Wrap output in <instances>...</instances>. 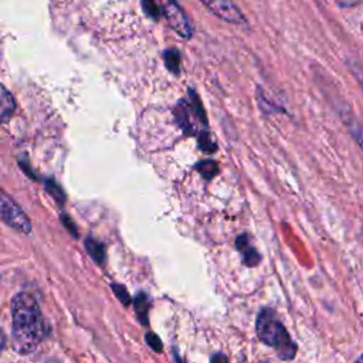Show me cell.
<instances>
[{"instance_id":"obj_1","label":"cell","mask_w":363,"mask_h":363,"mask_svg":"<svg viewBox=\"0 0 363 363\" xmlns=\"http://www.w3.org/2000/svg\"><path fill=\"white\" fill-rule=\"evenodd\" d=\"M11 335L14 349L20 353L34 350L45 336V322L37 301L27 292L11 299Z\"/></svg>"},{"instance_id":"obj_2","label":"cell","mask_w":363,"mask_h":363,"mask_svg":"<svg viewBox=\"0 0 363 363\" xmlns=\"http://www.w3.org/2000/svg\"><path fill=\"white\" fill-rule=\"evenodd\" d=\"M255 329L261 342L274 347L281 359L291 360L296 354L295 342L274 311L262 309L257 318Z\"/></svg>"},{"instance_id":"obj_3","label":"cell","mask_w":363,"mask_h":363,"mask_svg":"<svg viewBox=\"0 0 363 363\" xmlns=\"http://www.w3.org/2000/svg\"><path fill=\"white\" fill-rule=\"evenodd\" d=\"M174 116L179 125L183 128V130L187 133L196 132L197 122H200L201 125H206L204 109L194 91H190V102L179 101L177 106L174 108Z\"/></svg>"},{"instance_id":"obj_4","label":"cell","mask_w":363,"mask_h":363,"mask_svg":"<svg viewBox=\"0 0 363 363\" xmlns=\"http://www.w3.org/2000/svg\"><path fill=\"white\" fill-rule=\"evenodd\" d=\"M163 16L167 21V24L183 38L189 40L193 34V27L190 24V20L187 14L183 11V9L177 4L176 0H160Z\"/></svg>"},{"instance_id":"obj_5","label":"cell","mask_w":363,"mask_h":363,"mask_svg":"<svg viewBox=\"0 0 363 363\" xmlns=\"http://www.w3.org/2000/svg\"><path fill=\"white\" fill-rule=\"evenodd\" d=\"M1 218L6 224L11 225L13 228L18 230L20 233H30L31 223L28 217L24 214V211L7 196L3 194L1 197Z\"/></svg>"},{"instance_id":"obj_6","label":"cell","mask_w":363,"mask_h":363,"mask_svg":"<svg viewBox=\"0 0 363 363\" xmlns=\"http://www.w3.org/2000/svg\"><path fill=\"white\" fill-rule=\"evenodd\" d=\"M210 11H213L217 17L224 21L233 24H242L245 18L241 10L233 3V0H200Z\"/></svg>"},{"instance_id":"obj_7","label":"cell","mask_w":363,"mask_h":363,"mask_svg":"<svg viewBox=\"0 0 363 363\" xmlns=\"http://www.w3.org/2000/svg\"><path fill=\"white\" fill-rule=\"evenodd\" d=\"M247 235H241L237 238V248H240L242 251V255H244V262L247 265H257L259 262V255L258 252L247 242Z\"/></svg>"},{"instance_id":"obj_8","label":"cell","mask_w":363,"mask_h":363,"mask_svg":"<svg viewBox=\"0 0 363 363\" xmlns=\"http://www.w3.org/2000/svg\"><path fill=\"white\" fill-rule=\"evenodd\" d=\"M14 108H16L14 98L7 91L6 86H1V108H0V112H1V122L3 123H6L10 119V116L14 112Z\"/></svg>"},{"instance_id":"obj_9","label":"cell","mask_w":363,"mask_h":363,"mask_svg":"<svg viewBox=\"0 0 363 363\" xmlns=\"http://www.w3.org/2000/svg\"><path fill=\"white\" fill-rule=\"evenodd\" d=\"M85 248L89 254V257L96 262V264H104L105 262V248L101 242H98L96 240L88 237L85 240Z\"/></svg>"},{"instance_id":"obj_10","label":"cell","mask_w":363,"mask_h":363,"mask_svg":"<svg viewBox=\"0 0 363 363\" xmlns=\"http://www.w3.org/2000/svg\"><path fill=\"white\" fill-rule=\"evenodd\" d=\"M163 60H164V64H166L169 71H172L173 74H179V71H180V52L176 48L166 50L163 52Z\"/></svg>"},{"instance_id":"obj_11","label":"cell","mask_w":363,"mask_h":363,"mask_svg":"<svg viewBox=\"0 0 363 363\" xmlns=\"http://www.w3.org/2000/svg\"><path fill=\"white\" fill-rule=\"evenodd\" d=\"M135 309H136V315L139 318V320L142 322V325L147 323V299L145 296V294H139L135 302Z\"/></svg>"},{"instance_id":"obj_12","label":"cell","mask_w":363,"mask_h":363,"mask_svg":"<svg viewBox=\"0 0 363 363\" xmlns=\"http://www.w3.org/2000/svg\"><path fill=\"white\" fill-rule=\"evenodd\" d=\"M196 169H197V170L201 173V176L206 177V179H211V177L216 176L217 172H218V166H217V163L213 162V160L200 162V163H197Z\"/></svg>"},{"instance_id":"obj_13","label":"cell","mask_w":363,"mask_h":363,"mask_svg":"<svg viewBox=\"0 0 363 363\" xmlns=\"http://www.w3.org/2000/svg\"><path fill=\"white\" fill-rule=\"evenodd\" d=\"M199 145H200V147H201L203 150H206V152H214L216 147H217L216 142L211 139V136H210L208 132H201V133H200Z\"/></svg>"},{"instance_id":"obj_14","label":"cell","mask_w":363,"mask_h":363,"mask_svg":"<svg viewBox=\"0 0 363 363\" xmlns=\"http://www.w3.org/2000/svg\"><path fill=\"white\" fill-rule=\"evenodd\" d=\"M142 7L147 17L156 20L159 17V6L155 3V0H142Z\"/></svg>"},{"instance_id":"obj_15","label":"cell","mask_w":363,"mask_h":363,"mask_svg":"<svg viewBox=\"0 0 363 363\" xmlns=\"http://www.w3.org/2000/svg\"><path fill=\"white\" fill-rule=\"evenodd\" d=\"M112 291H113V294L118 296V299H119L123 305H129V303H130V296H129V294L126 292V289H125L122 285L113 284V285H112Z\"/></svg>"},{"instance_id":"obj_16","label":"cell","mask_w":363,"mask_h":363,"mask_svg":"<svg viewBox=\"0 0 363 363\" xmlns=\"http://www.w3.org/2000/svg\"><path fill=\"white\" fill-rule=\"evenodd\" d=\"M47 190L55 197V200H58L60 203L64 201V193L61 191V189L54 182H51V180L47 182Z\"/></svg>"},{"instance_id":"obj_17","label":"cell","mask_w":363,"mask_h":363,"mask_svg":"<svg viewBox=\"0 0 363 363\" xmlns=\"http://www.w3.org/2000/svg\"><path fill=\"white\" fill-rule=\"evenodd\" d=\"M146 342L149 343V346L153 350L162 352V342H160V339L155 333H146Z\"/></svg>"},{"instance_id":"obj_18","label":"cell","mask_w":363,"mask_h":363,"mask_svg":"<svg viewBox=\"0 0 363 363\" xmlns=\"http://www.w3.org/2000/svg\"><path fill=\"white\" fill-rule=\"evenodd\" d=\"M335 3L342 9H352L362 4L363 0H335Z\"/></svg>"},{"instance_id":"obj_19","label":"cell","mask_w":363,"mask_h":363,"mask_svg":"<svg viewBox=\"0 0 363 363\" xmlns=\"http://www.w3.org/2000/svg\"><path fill=\"white\" fill-rule=\"evenodd\" d=\"M210 363H228V359L223 353H216V354H213Z\"/></svg>"},{"instance_id":"obj_20","label":"cell","mask_w":363,"mask_h":363,"mask_svg":"<svg viewBox=\"0 0 363 363\" xmlns=\"http://www.w3.org/2000/svg\"><path fill=\"white\" fill-rule=\"evenodd\" d=\"M352 71H353V74L356 75V78H357V81H359V84H360V86H362V91H363V71H362L360 68H357V67H353Z\"/></svg>"},{"instance_id":"obj_21","label":"cell","mask_w":363,"mask_h":363,"mask_svg":"<svg viewBox=\"0 0 363 363\" xmlns=\"http://www.w3.org/2000/svg\"><path fill=\"white\" fill-rule=\"evenodd\" d=\"M354 363H363V354H360V356L354 360Z\"/></svg>"}]
</instances>
